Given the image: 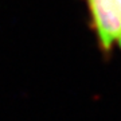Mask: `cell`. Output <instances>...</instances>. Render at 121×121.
Returning a JSON list of instances; mask_svg holds the SVG:
<instances>
[{
    "instance_id": "6da1fadb",
    "label": "cell",
    "mask_w": 121,
    "mask_h": 121,
    "mask_svg": "<svg viewBox=\"0 0 121 121\" xmlns=\"http://www.w3.org/2000/svg\"><path fill=\"white\" fill-rule=\"evenodd\" d=\"M99 47L109 52L121 35V0H86Z\"/></svg>"
},
{
    "instance_id": "7a4b0ae2",
    "label": "cell",
    "mask_w": 121,
    "mask_h": 121,
    "mask_svg": "<svg viewBox=\"0 0 121 121\" xmlns=\"http://www.w3.org/2000/svg\"><path fill=\"white\" fill-rule=\"evenodd\" d=\"M117 43H118V46H120V48H121V35H120V38H118V42H117Z\"/></svg>"
}]
</instances>
